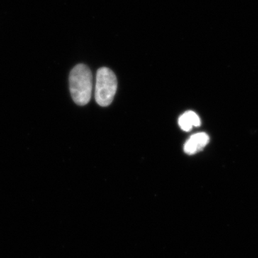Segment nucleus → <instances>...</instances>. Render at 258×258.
Returning a JSON list of instances; mask_svg holds the SVG:
<instances>
[{
    "instance_id": "f257e3e1",
    "label": "nucleus",
    "mask_w": 258,
    "mask_h": 258,
    "mask_svg": "<svg viewBox=\"0 0 258 258\" xmlns=\"http://www.w3.org/2000/svg\"><path fill=\"white\" fill-rule=\"evenodd\" d=\"M92 74L84 64H79L70 74V90L73 100L79 106H85L91 101L92 94Z\"/></svg>"
},
{
    "instance_id": "7ed1b4c3",
    "label": "nucleus",
    "mask_w": 258,
    "mask_h": 258,
    "mask_svg": "<svg viewBox=\"0 0 258 258\" xmlns=\"http://www.w3.org/2000/svg\"><path fill=\"white\" fill-rule=\"evenodd\" d=\"M210 142V137L208 134L198 133L191 136L184 146V151L186 154L193 155L203 150Z\"/></svg>"
},
{
    "instance_id": "f03ea898",
    "label": "nucleus",
    "mask_w": 258,
    "mask_h": 258,
    "mask_svg": "<svg viewBox=\"0 0 258 258\" xmlns=\"http://www.w3.org/2000/svg\"><path fill=\"white\" fill-rule=\"evenodd\" d=\"M116 76L111 69L101 68L96 75L95 98L99 106H109L113 101L117 91Z\"/></svg>"
},
{
    "instance_id": "20e7f679",
    "label": "nucleus",
    "mask_w": 258,
    "mask_h": 258,
    "mask_svg": "<svg viewBox=\"0 0 258 258\" xmlns=\"http://www.w3.org/2000/svg\"><path fill=\"white\" fill-rule=\"evenodd\" d=\"M178 123L180 128L184 132H189L192 127H198L201 125V120L195 112L189 111L185 112L179 118Z\"/></svg>"
}]
</instances>
